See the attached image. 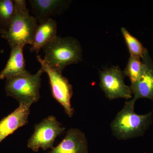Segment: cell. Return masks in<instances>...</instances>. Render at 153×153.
<instances>
[{
    "label": "cell",
    "mask_w": 153,
    "mask_h": 153,
    "mask_svg": "<svg viewBox=\"0 0 153 153\" xmlns=\"http://www.w3.org/2000/svg\"><path fill=\"white\" fill-rule=\"evenodd\" d=\"M65 129L55 116H49L35 125L33 133L28 140L27 147L36 152L40 149L44 151L52 149L56 138Z\"/></svg>",
    "instance_id": "5b68a950"
},
{
    "label": "cell",
    "mask_w": 153,
    "mask_h": 153,
    "mask_svg": "<svg viewBox=\"0 0 153 153\" xmlns=\"http://www.w3.org/2000/svg\"><path fill=\"white\" fill-rule=\"evenodd\" d=\"M15 10L14 0H0V27L4 31L9 29Z\"/></svg>",
    "instance_id": "5bb4252c"
},
{
    "label": "cell",
    "mask_w": 153,
    "mask_h": 153,
    "mask_svg": "<svg viewBox=\"0 0 153 153\" xmlns=\"http://www.w3.org/2000/svg\"><path fill=\"white\" fill-rule=\"evenodd\" d=\"M37 59L41 65V69L47 73L49 77L52 97L63 106L68 117L71 118L74 113L71 103L73 95L72 85L62 73L50 68L44 63L41 56L37 55Z\"/></svg>",
    "instance_id": "8992f818"
},
{
    "label": "cell",
    "mask_w": 153,
    "mask_h": 153,
    "mask_svg": "<svg viewBox=\"0 0 153 153\" xmlns=\"http://www.w3.org/2000/svg\"><path fill=\"white\" fill-rule=\"evenodd\" d=\"M143 68V64L140 58L130 56L123 71L124 74L129 78L131 84L139 78L142 74Z\"/></svg>",
    "instance_id": "2e32d148"
},
{
    "label": "cell",
    "mask_w": 153,
    "mask_h": 153,
    "mask_svg": "<svg viewBox=\"0 0 153 153\" xmlns=\"http://www.w3.org/2000/svg\"><path fill=\"white\" fill-rule=\"evenodd\" d=\"M4 53V50L3 49H0V54H3Z\"/></svg>",
    "instance_id": "ac0fdd59"
},
{
    "label": "cell",
    "mask_w": 153,
    "mask_h": 153,
    "mask_svg": "<svg viewBox=\"0 0 153 153\" xmlns=\"http://www.w3.org/2000/svg\"><path fill=\"white\" fill-rule=\"evenodd\" d=\"M48 153H88L85 134L78 128L69 129L60 143Z\"/></svg>",
    "instance_id": "8fae6325"
},
{
    "label": "cell",
    "mask_w": 153,
    "mask_h": 153,
    "mask_svg": "<svg viewBox=\"0 0 153 153\" xmlns=\"http://www.w3.org/2000/svg\"><path fill=\"white\" fill-rule=\"evenodd\" d=\"M141 60L144 66L142 74L130 86L132 99L136 101L139 99L147 98L153 101V62L148 51Z\"/></svg>",
    "instance_id": "ba28073f"
},
{
    "label": "cell",
    "mask_w": 153,
    "mask_h": 153,
    "mask_svg": "<svg viewBox=\"0 0 153 153\" xmlns=\"http://www.w3.org/2000/svg\"><path fill=\"white\" fill-rule=\"evenodd\" d=\"M15 15L7 30L1 37L7 41L11 48L27 45H32L38 23L34 16H31L25 0H14Z\"/></svg>",
    "instance_id": "7a4b0ae2"
},
{
    "label": "cell",
    "mask_w": 153,
    "mask_h": 153,
    "mask_svg": "<svg viewBox=\"0 0 153 153\" xmlns=\"http://www.w3.org/2000/svg\"><path fill=\"white\" fill-rule=\"evenodd\" d=\"M121 31L129 52L130 56L140 57L141 59L145 52L148 51L140 41L134 37L125 27L121 28Z\"/></svg>",
    "instance_id": "9a60e30c"
},
{
    "label": "cell",
    "mask_w": 153,
    "mask_h": 153,
    "mask_svg": "<svg viewBox=\"0 0 153 153\" xmlns=\"http://www.w3.org/2000/svg\"><path fill=\"white\" fill-rule=\"evenodd\" d=\"M24 48L18 46L11 48L8 60L4 68L0 72V79H6L28 72L23 53Z\"/></svg>",
    "instance_id": "4fadbf2b"
},
{
    "label": "cell",
    "mask_w": 153,
    "mask_h": 153,
    "mask_svg": "<svg viewBox=\"0 0 153 153\" xmlns=\"http://www.w3.org/2000/svg\"><path fill=\"white\" fill-rule=\"evenodd\" d=\"M43 73L40 68L36 74H32L28 71L6 79V95L15 99L19 104L36 103L41 97L40 90Z\"/></svg>",
    "instance_id": "277c9868"
},
{
    "label": "cell",
    "mask_w": 153,
    "mask_h": 153,
    "mask_svg": "<svg viewBox=\"0 0 153 153\" xmlns=\"http://www.w3.org/2000/svg\"><path fill=\"white\" fill-rule=\"evenodd\" d=\"M57 22L52 18L38 25L30 48V52L38 54L46 44L57 36Z\"/></svg>",
    "instance_id": "7c38bea8"
},
{
    "label": "cell",
    "mask_w": 153,
    "mask_h": 153,
    "mask_svg": "<svg viewBox=\"0 0 153 153\" xmlns=\"http://www.w3.org/2000/svg\"><path fill=\"white\" fill-rule=\"evenodd\" d=\"M100 86L105 96L110 100L122 98L130 99L131 88L126 85L123 71L118 66H113L100 71Z\"/></svg>",
    "instance_id": "52a82bcc"
},
{
    "label": "cell",
    "mask_w": 153,
    "mask_h": 153,
    "mask_svg": "<svg viewBox=\"0 0 153 153\" xmlns=\"http://www.w3.org/2000/svg\"><path fill=\"white\" fill-rule=\"evenodd\" d=\"M43 61L50 68L62 73L68 65L82 60V49L79 41L73 37L57 36L42 48Z\"/></svg>",
    "instance_id": "6da1fadb"
},
{
    "label": "cell",
    "mask_w": 153,
    "mask_h": 153,
    "mask_svg": "<svg viewBox=\"0 0 153 153\" xmlns=\"http://www.w3.org/2000/svg\"><path fill=\"white\" fill-rule=\"evenodd\" d=\"M136 101H126L111 124L112 133L117 138L126 140L142 136L152 122L153 111L146 114L134 112Z\"/></svg>",
    "instance_id": "3957f363"
},
{
    "label": "cell",
    "mask_w": 153,
    "mask_h": 153,
    "mask_svg": "<svg viewBox=\"0 0 153 153\" xmlns=\"http://www.w3.org/2000/svg\"><path fill=\"white\" fill-rule=\"evenodd\" d=\"M31 105L19 104L13 112L0 120V144L18 129L27 124Z\"/></svg>",
    "instance_id": "30bf717a"
},
{
    "label": "cell",
    "mask_w": 153,
    "mask_h": 153,
    "mask_svg": "<svg viewBox=\"0 0 153 153\" xmlns=\"http://www.w3.org/2000/svg\"><path fill=\"white\" fill-rule=\"evenodd\" d=\"M31 11L39 24L46 22L53 16H60L68 8L71 1L29 0Z\"/></svg>",
    "instance_id": "9c48e42d"
},
{
    "label": "cell",
    "mask_w": 153,
    "mask_h": 153,
    "mask_svg": "<svg viewBox=\"0 0 153 153\" xmlns=\"http://www.w3.org/2000/svg\"><path fill=\"white\" fill-rule=\"evenodd\" d=\"M4 30L0 27V36H1L2 34H3V33H4Z\"/></svg>",
    "instance_id": "e0dca14e"
}]
</instances>
